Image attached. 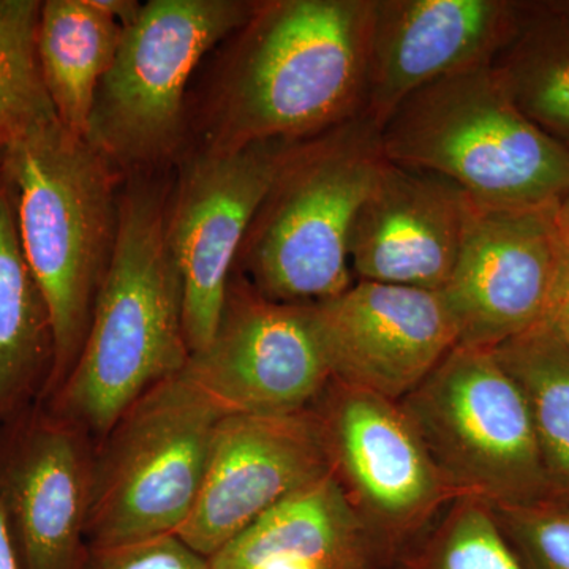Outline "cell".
<instances>
[{"label":"cell","instance_id":"6da1fadb","mask_svg":"<svg viewBox=\"0 0 569 569\" xmlns=\"http://www.w3.org/2000/svg\"><path fill=\"white\" fill-rule=\"evenodd\" d=\"M373 0H261L228 39L206 146L309 140L365 114Z\"/></svg>","mask_w":569,"mask_h":569},{"label":"cell","instance_id":"7a4b0ae2","mask_svg":"<svg viewBox=\"0 0 569 569\" xmlns=\"http://www.w3.org/2000/svg\"><path fill=\"white\" fill-rule=\"evenodd\" d=\"M162 186L130 178L119 194V227L81 353L62 387L40 402L99 445L156 385L190 358L181 272L167 231Z\"/></svg>","mask_w":569,"mask_h":569},{"label":"cell","instance_id":"3957f363","mask_svg":"<svg viewBox=\"0 0 569 569\" xmlns=\"http://www.w3.org/2000/svg\"><path fill=\"white\" fill-rule=\"evenodd\" d=\"M18 236L54 332V365L41 402L62 387L88 336L119 227L116 171L86 138L61 122L7 148Z\"/></svg>","mask_w":569,"mask_h":569},{"label":"cell","instance_id":"277c9868","mask_svg":"<svg viewBox=\"0 0 569 569\" xmlns=\"http://www.w3.org/2000/svg\"><path fill=\"white\" fill-rule=\"evenodd\" d=\"M381 129L365 114L288 149L239 253L266 298L316 305L355 283L356 216L387 163Z\"/></svg>","mask_w":569,"mask_h":569},{"label":"cell","instance_id":"5b68a950","mask_svg":"<svg viewBox=\"0 0 569 569\" xmlns=\"http://www.w3.org/2000/svg\"><path fill=\"white\" fill-rule=\"evenodd\" d=\"M389 162L443 176L488 208L560 204L569 153L512 102L492 66L411 93L381 127Z\"/></svg>","mask_w":569,"mask_h":569},{"label":"cell","instance_id":"8992f818","mask_svg":"<svg viewBox=\"0 0 569 569\" xmlns=\"http://www.w3.org/2000/svg\"><path fill=\"white\" fill-rule=\"evenodd\" d=\"M250 0H149L123 29L97 91L86 141L114 171L151 170L181 148L186 99L201 59L252 17Z\"/></svg>","mask_w":569,"mask_h":569},{"label":"cell","instance_id":"52a82bcc","mask_svg":"<svg viewBox=\"0 0 569 569\" xmlns=\"http://www.w3.org/2000/svg\"><path fill=\"white\" fill-rule=\"evenodd\" d=\"M223 417L179 373L119 418L93 449L91 552L179 533L197 505Z\"/></svg>","mask_w":569,"mask_h":569},{"label":"cell","instance_id":"ba28073f","mask_svg":"<svg viewBox=\"0 0 569 569\" xmlns=\"http://www.w3.org/2000/svg\"><path fill=\"white\" fill-rule=\"evenodd\" d=\"M399 406L459 498L552 500L526 397L496 351L456 346Z\"/></svg>","mask_w":569,"mask_h":569},{"label":"cell","instance_id":"9c48e42d","mask_svg":"<svg viewBox=\"0 0 569 569\" xmlns=\"http://www.w3.org/2000/svg\"><path fill=\"white\" fill-rule=\"evenodd\" d=\"M312 408L332 477L395 565L459 497L399 402L331 380Z\"/></svg>","mask_w":569,"mask_h":569},{"label":"cell","instance_id":"30bf717a","mask_svg":"<svg viewBox=\"0 0 569 569\" xmlns=\"http://www.w3.org/2000/svg\"><path fill=\"white\" fill-rule=\"evenodd\" d=\"M181 376L224 417L309 410L332 380L310 305L266 298L236 269L211 342Z\"/></svg>","mask_w":569,"mask_h":569},{"label":"cell","instance_id":"8fae6325","mask_svg":"<svg viewBox=\"0 0 569 569\" xmlns=\"http://www.w3.org/2000/svg\"><path fill=\"white\" fill-rule=\"evenodd\" d=\"M295 142L204 146L183 162L168 198V241L181 272L190 355L211 342L254 213Z\"/></svg>","mask_w":569,"mask_h":569},{"label":"cell","instance_id":"7c38bea8","mask_svg":"<svg viewBox=\"0 0 569 569\" xmlns=\"http://www.w3.org/2000/svg\"><path fill=\"white\" fill-rule=\"evenodd\" d=\"M93 441L41 403L0 422V515L21 569H86Z\"/></svg>","mask_w":569,"mask_h":569},{"label":"cell","instance_id":"4fadbf2b","mask_svg":"<svg viewBox=\"0 0 569 569\" xmlns=\"http://www.w3.org/2000/svg\"><path fill=\"white\" fill-rule=\"evenodd\" d=\"M557 208L473 203L458 264L441 291L459 346L493 350L541 323L559 254Z\"/></svg>","mask_w":569,"mask_h":569},{"label":"cell","instance_id":"5bb4252c","mask_svg":"<svg viewBox=\"0 0 569 569\" xmlns=\"http://www.w3.org/2000/svg\"><path fill=\"white\" fill-rule=\"evenodd\" d=\"M310 310L332 380L395 402L459 346L441 291L355 280Z\"/></svg>","mask_w":569,"mask_h":569},{"label":"cell","instance_id":"9a60e30c","mask_svg":"<svg viewBox=\"0 0 569 569\" xmlns=\"http://www.w3.org/2000/svg\"><path fill=\"white\" fill-rule=\"evenodd\" d=\"M331 473L313 408L220 419L203 486L178 537L216 556L283 498Z\"/></svg>","mask_w":569,"mask_h":569},{"label":"cell","instance_id":"2e32d148","mask_svg":"<svg viewBox=\"0 0 569 569\" xmlns=\"http://www.w3.org/2000/svg\"><path fill=\"white\" fill-rule=\"evenodd\" d=\"M520 13L509 0H373L366 118L381 129L430 82L492 66Z\"/></svg>","mask_w":569,"mask_h":569},{"label":"cell","instance_id":"e0dca14e","mask_svg":"<svg viewBox=\"0 0 569 569\" xmlns=\"http://www.w3.org/2000/svg\"><path fill=\"white\" fill-rule=\"evenodd\" d=\"M471 208V198L443 176L387 160L351 231L355 280L443 291Z\"/></svg>","mask_w":569,"mask_h":569},{"label":"cell","instance_id":"ac0fdd59","mask_svg":"<svg viewBox=\"0 0 569 569\" xmlns=\"http://www.w3.org/2000/svg\"><path fill=\"white\" fill-rule=\"evenodd\" d=\"M299 560L326 569H391L332 473L266 511L211 557L212 569H258Z\"/></svg>","mask_w":569,"mask_h":569},{"label":"cell","instance_id":"d6986e66","mask_svg":"<svg viewBox=\"0 0 569 569\" xmlns=\"http://www.w3.org/2000/svg\"><path fill=\"white\" fill-rule=\"evenodd\" d=\"M54 365L47 299L22 252L9 183L0 181V421L41 402Z\"/></svg>","mask_w":569,"mask_h":569},{"label":"cell","instance_id":"ffe728a7","mask_svg":"<svg viewBox=\"0 0 569 569\" xmlns=\"http://www.w3.org/2000/svg\"><path fill=\"white\" fill-rule=\"evenodd\" d=\"M122 31L91 0L41 2L37 48L44 86L59 122L82 138Z\"/></svg>","mask_w":569,"mask_h":569},{"label":"cell","instance_id":"44dd1931","mask_svg":"<svg viewBox=\"0 0 569 569\" xmlns=\"http://www.w3.org/2000/svg\"><path fill=\"white\" fill-rule=\"evenodd\" d=\"M492 67L519 111L569 153V2H522Z\"/></svg>","mask_w":569,"mask_h":569},{"label":"cell","instance_id":"7402d4cb","mask_svg":"<svg viewBox=\"0 0 569 569\" xmlns=\"http://www.w3.org/2000/svg\"><path fill=\"white\" fill-rule=\"evenodd\" d=\"M493 351L526 397L550 498L569 503L568 347L541 321Z\"/></svg>","mask_w":569,"mask_h":569},{"label":"cell","instance_id":"603a6c76","mask_svg":"<svg viewBox=\"0 0 569 569\" xmlns=\"http://www.w3.org/2000/svg\"><path fill=\"white\" fill-rule=\"evenodd\" d=\"M41 0H0V140L59 121L41 74Z\"/></svg>","mask_w":569,"mask_h":569},{"label":"cell","instance_id":"cb8c5ba5","mask_svg":"<svg viewBox=\"0 0 569 569\" xmlns=\"http://www.w3.org/2000/svg\"><path fill=\"white\" fill-rule=\"evenodd\" d=\"M391 569H523L493 518L492 507L463 497L396 560Z\"/></svg>","mask_w":569,"mask_h":569},{"label":"cell","instance_id":"d4e9b609","mask_svg":"<svg viewBox=\"0 0 569 569\" xmlns=\"http://www.w3.org/2000/svg\"><path fill=\"white\" fill-rule=\"evenodd\" d=\"M509 549L523 569H569V503L542 500L492 507Z\"/></svg>","mask_w":569,"mask_h":569},{"label":"cell","instance_id":"484cf974","mask_svg":"<svg viewBox=\"0 0 569 569\" xmlns=\"http://www.w3.org/2000/svg\"><path fill=\"white\" fill-rule=\"evenodd\" d=\"M86 569H212L208 557L201 556L178 535L130 542L118 548L92 550Z\"/></svg>","mask_w":569,"mask_h":569},{"label":"cell","instance_id":"4316f807","mask_svg":"<svg viewBox=\"0 0 569 569\" xmlns=\"http://www.w3.org/2000/svg\"><path fill=\"white\" fill-rule=\"evenodd\" d=\"M559 217V212H557ZM542 323L549 326L569 350V224L559 217V254Z\"/></svg>","mask_w":569,"mask_h":569},{"label":"cell","instance_id":"83f0119b","mask_svg":"<svg viewBox=\"0 0 569 569\" xmlns=\"http://www.w3.org/2000/svg\"><path fill=\"white\" fill-rule=\"evenodd\" d=\"M91 3L111 20L118 22L122 29L132 26L142 9V3L134 2V0H91Z\"/></svg>","mask_w":569,"mask_h":569},{"label":"cell","instance_id":"f1b7e54d","mask_svg":"<svg viewBox=\"0 0 569 569\" xmlns=\"http://www.w3.org/2000/svg\"><path fill=\"white\" fill-rule=\"evenodd\" d=\"M0 569H21L17 549L7 529L6 520L0 515Z\"/></svg>","mask_w":569,"mask_h":569},{"label":"cell","instance_id":"f546056e","mask_svg":"<svg viewBox=\"0 0 569 569\" xmlns=\"http://www.w3.org/2000/svg\"><path fill=\"white\" fill-rule=\"evenodd\" d=\"M557 212H559V217L563 220L565 223L569 224V193L567 197L561 200L559 208H557Z\"/></svg>","mask_w":569,"mask_h":569},{"label":"cell","instance_id":"4dcf8cb0","mask_svg":"<svg viewBox=\"0 0 569 569\" xmlns=\"http://www.w3.org/2000/svg\"><path fill=\"white\" fill-rule=\"evenodd\" d=\"M7 148H9V144L0 140V181H2L3 171H6Z\"/></svg>","mask_w":569,"mask_h":569},{"label":"cell","instance_id":"1f68e13d","mask_svg":"<svg viewBox=\"0 0 569 569\" xmlns=\"http://www.w3.org/2000/svg\"><path fill=\"white\" fill-rule=\"evenodd\" d=\"M0 422H2V421H0Z\"/></svg>","mask_w":569,"mask_h":569}]
</instances>
